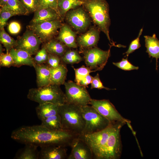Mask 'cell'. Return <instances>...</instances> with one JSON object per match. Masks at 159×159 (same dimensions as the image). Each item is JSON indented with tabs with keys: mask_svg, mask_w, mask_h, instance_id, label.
Returning <instances> with one entry per match:
<instances>
[{
	"mask_svg": "<svg viewBox=\"0 0 159 159\" xmlns=\"http://www.w3.org/2000/svg\"><path fill=\"white\" fill-rule=\"evenodd\" d=\"M79 136L64 130H52L41 124L22 126L13 130L11 136L18 142L40 147L49 145L71 147Z\"/></svg>",
	"mask_w": 159,
	"mask_h": 159,
	"instance_id": "cell-1",
	"label": "cell"
},
{
	"mask_svg": "<svg viewBox=\"0 0 159 159\" xmlns=\"http://www.w3.org/2000/svg\"><path fill=\"white\" fill-rule=\"evenodd\" d=\"M82 6L100 30L104 32L112 45L109 35L110 25L109 5L106 0H81Z\"/></svg>",
	"mask_w": 159,
	"mask_h": 159,
	"instance_id": "cell-2",
	"label": "cell"
},
{
	"mask_svg": "<svg viewBox=\"0 0 159 159\" xmlns=\"http://www.w3.org/2000/svg\"><path fill=\"white\" fill-rule=\"evenodd\" d=\"M58 113L61 118L62 130L78 136L82 135L85 121L81 107L66 103L59 105Z\"/></svg>",
	"mask_w": 159,
	"mask_h": 159,
	"instance_id": "cell-3",
	"label": "cell"
},
{
	"mask_svg": "<svg viewBox=\"0 0 159 159\" xmlns=\"http://www.w3.org/2000/svg\"><path fill=\"white\" fill-rule=\"evenodd\" d=\"M60 86L50 84L29 90L27 97L39 104L50 103L58 105L67 102L65 94Z\"/></svg>",
	"mask_w": 159,
	"mask_h": 159,
	"instance_id": "cell-4",
	"label": "cell"
},
{
	"mask_svg": "<svg viewBox=\"0 0 159 159\" xmlns=\"http://www.w3.org/2000/svg\"><path fill=\"white\" fill-rule=\"evenodd\" d=\"M81 110L85 125L81 135L101 131L107 127L111 123L91 105L81 107Z\"/></svg>",
	"mask_w": 159,
	"mask_h": 159,
	"instance_id": "cell-5",
	"label": "cell"
},
{
	"mask_svg": "<svg viewBox=\"0 0 159 159\" xmlns=\"http://www.w3.org/2000/svg\"><path fill=\"white\" fill-rule=\"evenodd\" d=\"M126 123L123 122L115 123L112 130L99 159L120 158L122 150L120 132L122 127Z\"/></svg>",
	"mask_w": 159,
	"mask_h": 159,
	"instance_id": "cell-6",
	"label": "cell"
},
{
	"mask_svg": "<svg viewBox=\"0 0 159 159\" xmlns=\"http://www.w3.org/2000/svg\"><path fill=\"white\" fill-rule=\"evenodd\" d=\"M115 122H111L107 127L101 131L80 136L91 149L93 159H99L112 130Z\"/></svg>",
	"mask_w": 159,
	"mask_h": 159,
	"instance_id": "cell-7",
	"label": "cell"
},
{
	"mask_svg": "<svg viewBox=\"0 0 159 159\" xmlns=\"http://www.w3.org/2000/svg\"><path fill=\"white\" fill-rule=\"evenodd\" d=\"M64 85L66 103L81 107L89 104L91 98L85 87L71 80Z\"/></svg>",
	"mask_w": 159,
	"mask_h": 159,
	"instance_id": "cell-8",
	"label": "cell"
},
{
	"mask_svg": "<svg viewBox=\"0 0 159 159\" xmlns=\"http://www.w3.org/2000/svg\"><path fill=\"white\" fill-rule=\"evenodd\" d=\"M110 56V48L104 51L95 47L87 49L84 53L87 66L95 71H101L103 69Z\"/></svg>",
	"mask_w": 159,
	"mask_h": 159,
	"instance_id": "cell-9",
	"label": "cell"
},
{
	"mask_svg": "<svg viewBox=\"0 0 159 159\" xmlns=\"http://www.w3.org/2000/svg\"><path fill=\"white\" fill-rule=\"evenodd\" d=\"M64 18L67 22L77 32L85 31L91 23V18L82 6L67 12Z\"/></svg>",
	"mask_w": 159,
	"mask_h": 159,
	"instance_id": "cell-10",
	"label": "cell"
},
{
	"mask_svg": "<svg viewBox=\"0 0 159 159\" xmlns=\"http://www.w3.org/2000/svg\"><path fill=\"white\" fill-rule=\"evenodd\" d=\"M89 104L111 122H123L128 124L131 122L130 120L124 118L121 115L109 100L91 99Z\"/></svg>",
	"mask_w": 159,
	"mask_h": 159,
	"instance_id": "cell-11",
	"label": "cell"
},
{
	"mask_svg": "<svg viewBox=\"0 0 159 159\" xmlns=\"http://www.w3.org/2000/svg\"><path fill=\"white\" fill-rule=\"evenodd\" d=\"M62 24L60 19L30 25L29 29L32 30L42 42H46L53 39Z\"/></svg>",
	"mask_w": 159,
	"mask_h": 159,
	"instance_id": "cell-12",
	"label": "cell"
},
{
	"mask_svg": "<svg viewBox=\"0 0 159 159\" xmlns=\"http://www.w3.org/2000/svg\"><path fill=\"white\" fill-rule=\"evenodd\" d=\"M16 41L15 48L25 51L31 55L37 53L42 43L39 37L30 29L26 31Z\"/></svg>",
	"mask_w": 159,
	"mask_h": 159,
	"instance_id": "cell-13",
	"label": "cell"
},
{
	"mask_svg": "<svg viewBox=\"0 0 159 159\" xmlns=\"http://www.w3.org/2000/svg\"><path fill=\"white\" fill-rule=\"evenodd\" d=\"M68 159H93L92 151L87 143L80 136L76 138L72 145Z\"/></svg>",
	"mask_w": 159,
	"mask_h": 159,
	"instance_id": "cell-14",
	"label": "cell"
},
{
	"mask_svg": "<svg viewBox=\"0 0 159 159\" xmlns=\"http://www.w3.org/2000/svg\"><path fill=\"white\" fill-rule=\"evenodd\" d=\"M40 148L39 159H64L67 157L66 147L49 145Z\"/></svg>",
	"mask_w": 159,
	"mask_h": 159,
	"instance_id": "cell-15",
	"label": "cell"
},
{
	"mask_svg": "<svg viewBox=\"0 0 159 159\" xmlns=\"http://www.w3.org/2000/svg\"><path fill=\"white\" fill-rule=\"evenodd\" d=\"M99 30L98 28L92 27L80 35L77 40L79 46L87 49L95 47L99 39Z\"/></svg>",
	"mask_w": 159,
	"mask_h": 159,
	"instance_id": "cell-16",
	"label": "cell"
},
{
	"mask_svg": "<svg viewBox=\"0 0 159 159\" xmlns=\"http://www.w3.org/2000/svg\"><path fill=\"white\" fill-rule=\"evenodd\" d=\"M34 13V16L30 22V25L62 19L56 11L51 8L38 9Z\"/></svg>",
	"mask_w": 159,
	"mask_h": 159,
	"instance_id": "cell-17",
	"label": "cell"
},
{
	"mask_svg": "<svg viewBox=\"0 0 159 159\" xmlns=\"http://www.w3.org/2000/svg\"><path fill=\"white\" fill-rule=\"evenodd\" d=\"M56 39L64 44L68 48H75L77 47L76 37V33L68 25L62 24L59 29Z\"/></svg>",
	"mask_w": 159,
	"mask_h": 159,
	"instance_id": "cell-18",
	"label": "cell"
},
{
	"mask_svg": "<svg viewBox=\"0 0 159 159\" xmlns=\"http://www.w3.org/2000/svg\"><path fill=\"white\" fill-rule=\"evenodd\" d=\"M9 52L13 60V66L19 67L26 65L34 67L35 64L32 55L25 51L13 48Z\"/></svg>",
	"mask_w": 159,
	"mask_h": 159,
	"instance_id": "cell-19",
	"label": "cell"
},
{
	"mask_svg": "<svg viewBox=\"0 0 159 159\" xmlns=\"http://www.w3.org/2000/svg\"><path fill=\"white\" fill-rule=\"evenodd\" d=\"M34 67L36 73L37 83L38 87L50 84L51 68L48 64H35Z\"/></svg>",
	"mask_w": 159,
	"mask_h": 159,
	"instance_id": "cell-20",
	"label": "cell"
},
{
	"mask_svg": "<svg viewBox=\"0 0 159 159\" xmlns=\"http://www.w3.org/2000/svg\"><path fill=\"white\" fill-rule=\"evenodd\" d=\"M145 38L146 52L149 57L155 58L156 59V69L158 68V60L159 59V40L156 34H153L152 36L145 35Z\"/></svg>",
	"mask_w": 159,
	"mask_h": 159,
	"instance_id": "cell-21",
	"label": "cell"
},
{
	"mask_svg": "<svg viewBox=\"0 0 159 159\" xmlns=\"http://www.w3.org/2000/svg\"><path fill=\"white\" fill-rule=\"evenodd\" d=\"M58 105L46 103L39 104L36 108V111L39 119L42 120L58 113Z\"/></svg>",
	"mask_w": 159,
	"mask_h": 159,
	"instance_id": "cell-22",
	"label": "cell"
},
{
	"mask_svg": "<svg viewBox=\"0 0 159 159\" xmlns=\"http://www.w3.org/2000/svg\"><path fill=\"white\" fill-rule=\"evenodd\" d=\"M25 146L16 154L14 159H39V151L38 146L32 144H25Z\"/></svg>",
	"mask_w": 159,
	"mask_h": 159,
	"instance_id": "cell-23",
	"label": "cell"
},
{
	"mask_svg": "<svg viewBox=\"0 0 159 159\" xmlns=\"http://www.w3.org/2000/svg\"><path fill=\"white\" fill-rule=\"evenodd\" d=\"M67 72L66 66L62 64L57 67H51L50 84L59 86L64 84Z\"/></svg>",
	"mask_w": 159,
	"mask_h": 159,
	"instance_id": "cell-24",
	"label": "cell"
},
{
	"mask_svg": "<svg viewBox=\"0 0 159 159\" xmlns=\"http://www.w3.org/2000/svg\"><path fill=\"white\" fill-rule=\"evenodd\" d=\"M44 47L49 53L62 57L68 48L64 44L58 40L52 39L45 43Z\"/></svg>",
	"mask_w": 159,
	"mask_h": 159,
	"instance_id": "cell-25",
	"label": "cell"
},
{
	"mask_svg": "<svg viewBox=\"0 0 159 159\" xmlns=\"http://www.w3.org/2000/svg\"><path fill=\"white\" fill-rule=\"evenodd\" d=\"M82 5L81 0H57L58 12L62 19L69 10Z\"/></svg>",
	"mask_w": 159,
	"mask_h": 159,
	"instance_id": "cell-26",
	"label": "cell"
},
{
	"mask_svg": "<svg viewBox=\"0 0 159 159\" xmlns=\"http://www.w3.org/2000/svg\"><path fill=\"white\" fill-rule=\"evenodd\" d=\"M41 122V125L50 130L53 131L62 130L61 118L59 113L42 120Z\"/></svg>",
	"mask_w": 159,
	"mask_h": 159,
	"instance_id": "cell-27",
	"label": "cell"
},
{
	"mask_svg": "<svg viewBox=\"0 0 159 159\" xmlns=\"http://www.w3.org/2000/svg\"><path fill=\"white\" fill-rule=\"evenodd\" d=\"M4 7L14 12L16 15H27L29 13L19 0H8Z\"/></svg>",
	"mask_w": 159,
	"mask_h": 159,
	"instance_id": "cell-28",
	"label": "cell"
},
{
	"mask_svg": "<svg viewBox=\"0 0 159 159\" xmlns=\"http://www.w3.org/2000/svg\"><path fill=\"white\" fill-rule=\"evenodd\" d=\"M0 41L8 52L11 49L15 48L17 44L16 40L10 37L6 32L4 28L0 29Z\"/></svg>",
	"mask_w": 159,
	"mask_h": 159,
	"instance_id": "cell-29",
	"label": "cell"
},
{
	"mask_svg": "<svg viewBox=\"0 0 159 159\" xmlns=\"http://www.w3.org/2000/svg\"><path fill=\"white\" fill-rule=\"evenodd\" d=\"M61 58L64 63L72 64L78 63L82 59L78 52L74 50H67Z\"/></svg>",
	"mask_w": 159,
	"mask_h": 159,
	"instance_id": "cell-30",
	"label": "cell"
},
{
	"mask_svg": "<svg viewBox=\"0 0 159 159\" xmlns=\"http://www.w3.org/2000/svg\"><path fill=\"white\" fill-rule=\"evenodd\" d=\"M74 69L75 73V82L79 84L81 80L83 79L90 73L95 71L92 70L88 67H86L84 66L78 68H75L72 66Z\"/></svg>",
	"mask_w": 159,
	"mask_h": 159,
	"instance_id": "cell-31",
	"label": "cell"
},
{
	"mask_svg": "<svg viewBox=\"0 0 159 159\" xmlns=\"http://www.w3.org/2000/svg\"><path fill=\"white\" fill-rule=\"evenodd\" d=\"M16 15L12 11L4 7L0 9V29H2L7 25V21L11 17Z\"/></svg>",
	"mask_w": 159,
	"mask_h": 159,
	"instance_id": "cell-32",
	"label": "cell"
},
{
	"mask_svg": "<svg viewBox=\"0 0 159 159\" xmlns=\"http://www.w3.org/2000/svg\"><path fill=\"white\" fill-rule=\"evenodd\" d=\"M48 55L49 53L43 47L37 52L33 58L35 63L37 64H42L47 62Z\"/></svg>",
	"mask_w": 159,
	"mask_h": 159,
	"instance_id": "cell-33",
	"label": "cell"
},
{
	"mask_svg": "<svg viewBox=\"0 0 159 159\" xmlns=\"http://www.w3.org/2000/svg\"><path fill=\"white\" fill-rule=\"evenodd\" d=\"M113 65L118 68L125 71H130L133 70H138L139 67L134 66L128 60L127 58H122V60L117 62H113Z\"/></svg>",
	"mask_w": 159,
	"mask_h": 159,
	"instance_id": "cell-34",
	"label": "cell"
},
{
	"mask_svg": "<svg viewBox=\"0 0 159 159\" xmlns=\"http://www.w3.org/2000/svg\"><path fill=\"white\" fill-rule=\"evenodd\" d=\"M143 31V28H142L140 29L138 37L131 41L128 49L124 53V54H126L125 57L126 56L127 57L130 54L133 52L141 47L140 42V38L142 34Z\"/></svg>",
	"mask_w": 159,
	"mask_h": 159,
	"instance_id": "cell-35",
	"label": "cell"
},
{
	"mask_svg": "<svg viewBox=\"0 0 159 159\" xmlns=\"http://www.w3.org/2000/svg\"><path fill=\"white\" fill-rule=\"evenodd\" d=\"M29 13L34 12L39 7V0H19Z\"/></svg>",
	"mask_w": 159,
	"mask_h": 159,
	"instance_id": "cell-36",
	"label": "cell"
},
{
	"mask_svg": "<svg viewBox=\"0 0 159 159\" xmlns=\"http://www.w3.org/2000/svg\"><path fill=\"white\" fill-rule=\"evenodd\" d=\"M14 61L13 58L9 53L6 52V53H0V65L1 67H9L13 66Z\"/></svg>",
	"mask_w": 159,
	"mask_h": 159,
	"instance_id": "cell-37",
	"label": "cell"
},
{
	"mask_svg": "<svg viewBox=\"0 0 159 159\" xmlns=\"http://www.w3.org/2000/svg\"><path fill=\"white\" fill-rule=\"evenodd\" d=\"M46 8L53 9L58 12L57 0H39L38 9Z\"/></svg>",
	"mask_w": 159,
	"mask_h": 159,
	"instance_id": "cell-38",
	"label": "cell"
},
{
	"mask_svg": "<svg viewBox=\"0 0 159 159\" xmlns=\"http://www.w3.org/2000/svg\"><path fill=\"white\" fill-rule=\"evenodd\" d=\"M59 56L53 54L49 53L47 62V64L52 68L57 67L60 64L61 59Z\"/></svg>",
	"mask_w": 159,
	"mask_h": 159,
	"instance_id": "cell-39",
	"label": "cell"
},
{
	"mask_svg": "<svg viewBox=\"0 0 159 159\" xmlns=\"http://www.w3.org/2000/svg\"><path fill=\"white\" fill-rule=\"evenodd\" d=\"M96 88L99 89H105L107 90H112L103 86L100 78L99 74L93 77L92 82L91 83V89Z\"/></svg>",
	"mask_w": 159,
	"mask_h": 159,
	"instance_id": "cell-40",
	"label": "cell"
},
{
	"mask_svg": "<svg viewBox=\"0 0 159 159\" xmlns=\"http://www.w3.org/2000/svg\"><path fill=\"white\" fill-rule=\"evenodd\" d=\"M21 26L19 23L16 21L11 22L8 26L9 32L12 34H16L20 31Z\"/></svg>",
	"mask_w": 159,
	"mask_h": 159,
	"instance_id": "cell-41",
	"label": "cell"
},
{
	"mask_svg": "<svg viewBox=\"0 0 159 159\" xmlns=\"http://www.w3.org/2000/svg\"><path fill=\"white\" fill-rule=\"evenodd\" d=\"M93 78V77L89 74L80 81L79 85L86 87L91 84Z\"/></svg>",
	"mask_w": 159,
	"mask_h": 159,
	"instance_id": "cell-42",
	"label": "cell"
},
{
	"mask_svg": "<svg viewBox=\"0 0 159 159\" xmlns=\"http://www.w3.org/2000/svg\"><path fill=\"white\" fill-rule=\"evenodd\" d=\"M8 0H0V6L3 7L6 6Z\"/></svg>",
	"mask_w": 159,
	"mask_h": 159,
	"instance_id": "cell-43",
	"label": "cell"
}]
</instances>
